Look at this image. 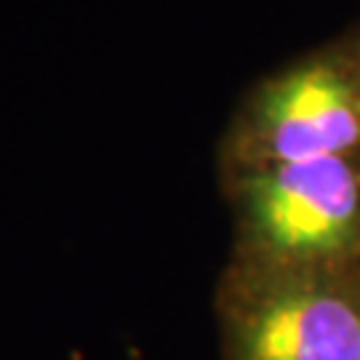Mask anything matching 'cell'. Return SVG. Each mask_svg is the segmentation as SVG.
Instances as JSON below:
<instances>
[{
  "instance_id": "cell-3",
  "label": "cell",
  "mask_w": 360,
  "mask_h": 360,
  "mask_svg": "<svg viewBox=\"0 0 360 360\" xmlns=\"http://www.w3.org/2000/svg\"><path fill=\"white\" fill-rule=\"evenodd\" d=\"M318 158H360V38L262 77L219 144V171Z\"/></svg>"
},
{
  "instance_id": "cell-1",
  "label": "cell",
  "mask_w": 360,
  "mask_h": 360,
  "mask_svg": "<svg viewBox=\"0 0 360 360\" xmlns=\"http://www.w3.org/2000/svg\"><path fill=\"white\" fill-rule=\"evenodd\" d=\"M214 307L224 360H360V262L230 257Z\"/></svg>"
},
{
  "instance_id": "cell-2",
  "label": "cell",
  "mask_w": 360,
  "mask_h": 360,
  "mask_svg": "<svg viewBox=\"0 0 360 360\" xmlns=\"http://www.w3.org/2000/svg\"><path fill=\"white\" fill-rule=\"evenodd\" d=\"M235 224L232 257L358 264L360 158L219 171Z\"/></svg>"
}]
</instances>
